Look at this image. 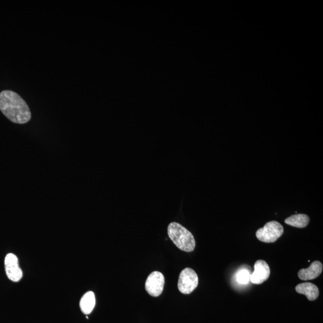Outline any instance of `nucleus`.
I'll list each match as a JSON object with an SVG mask.
<instances>
[{"label": "nucleus", "mask_w": 323, "mask_h": 323, "mask_svg": "<svg viewBox=\"0 0 323 323\" xmlns=\"http://www.w3.org/2000/svg\"><path fill=\"white\" fill-rule=\"evenodd\" d=\"M323 269V264L319 261H314L309 268L302 269L298 272V277L301 280H314L321 275Z\"/></svg>", "instance_id": "8"}, {"label": "nucleus", "mask_w": 323, "mask_h": 323, "mask_svg": "<svg viewBox=\"0 0 323 323\" xmlns=\"http://www.w3.org/2000/svg\"><path fill=\"white\" fill-rule=\"evenodd\" d=\"M249 277H250V274L247 270L243 269L238 274L237 280L239 283L245 284L248 283Z\"/></svg>", "instance_id": "12"}, {"label": "nucleus", "mask_w": 323, "mask_h": 323, "mask_svg": "<svg viewBox=\"0 0 323 323\" xmlns=\"http://www.w3.org/2000/svg\"><path fill=\"white\" fill-rule=\"evenodd\" d=\"M169 239L182 251L192 252L195 248L196 242L192 233L177 222L170 223L168 227Z\"/></svg>", "instance_id": "2"}, {"label": "nucleus", "mask_w": 323, "mask_h": 323, "mask_svg": "<svg viewBox=\"0 0 323 323\" xmlns=\"http://www.w3.org/2000/svg\"><path fill=\"white\" fill-rule=\"evenodd\" d=\"M5 273L8 279L13 282H18L21 280L23 276L22 269H20L18 258L15 254L8 253L4 260Z\"/></svg>", "instance_id": "6"}, {"label": "nucleus", "mask_w": 323, "mask_h": 323, "mask_svg": "<svg viewBox=\"0 0 323 323\" xmlns=\"http://www.w3.org/2000/svg\"><path fill=\"white\" fill-rule=\"evenodd\" d=\"M296 291L300 294L307 296L308 300L314 301L318 298L319 289L315 284L311 283L299 284L296 287Z\"/></svg>", "instance_id": "9"}, {"label": "nucleus", "mask_w": 323, "mask_h": 323, "mask_svg": "<svg viewBox=\"0 0 323 323\" xmlns=\"http://www.w3.org/2000/svg\"><path fill=\"white\" fill-rule=\"evenodd\" d=\"M254 272L249 277V281L254 284H260L266 281L269 277V266L265 260H258L254 265Z\"/></svg>", "instance_id": "7"}, {"label": "nucleus", "mask_w": 323, "mask_h": 323, "mask_svg": "<svg viewBox=\"0 0 323 323\" xmlns=\"http://www.w3.org/2000/svg\"><path fill=\"white\" fill-rule=\"evenodd\" d=\"M198 275L194 270L189 268H185L179 276L178 290L183 294H190L198 287Z\"/></svg>", "instance_id": "4"}, {"label": "nucleus", "mask_w": 323, "mask_h": 323, "mask_svg": "<svg viewBox=\"0 0 323 323\" xmlns=\"http://www.w3.org/2000/svg\"><path fill=\"white\" fill-rule=\"evenodd\" d=\"M165 278L161 272L154 271L149 275L146 282V290L149 294L158 297L163 292Z\"/></svg>", "instance_id": "5"}, {"label": "nucleus", "mask_w": 323, "mask_h": 323, "mask_svg": "<svg viewBox=\"0 0 323 323\" xmlns=\"http://www.w3.org/2000/svg\"><path fill=\"white\" fill-rule=\"evenodd\" d=\"M95 304L96 299L94 293L89 291L85 293L80 302V307L82 313L86 315L90 314L95 308Z\"/></svg>", "instance_id": "10"}, {"label": "nucleus", "mask_w": 323, "mask_h": 323, "mask_svg": "<svg viewBox=\"0 0 323 323\" xmlns=\"http://www.w3.org/2000/svg\"><path fill=\"white\" fill-rule=\"evenodd\" d=\"M310 217L307 214H297L291 216L284 220L285 223L288 225L298 228H304L309 224Z\"/></svg>", "instance_id": "11"}, {"label": "nucleus", "mask_w": 323, "mask_h": 323, "mask_svg": "<svg viewBox=\"0 0 323 323\" xmlns=\"http://www.w3.org/2000/svg\"><path fill=\"white\" fill-rule=\"evenodd\" d=\"M0 110L8 120L17 124H25L31 118L28 104L13 91L5 90L0 93Z\"/></svg>", "instance_id": "1"}, {"label": "nucleus", "mask_w": 323, "mask_h": 323, "mask_svg": "<svg viewBox=\"0 0 323 323\" xmlns=\"http://www.w3.org/2000/svg\"><path fill=\"white\" fill-rule=\"evenodd\" d=\"M283 233V226L277 221H271L267 223L263 228L258 229L255 236L260 242L273 243L280 239Z\"/></svg>", "instance_id": "3"}]
</instances>
